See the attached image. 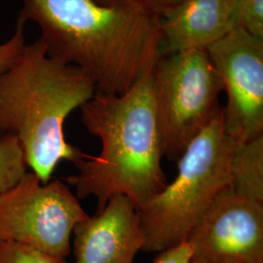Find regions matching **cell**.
I'll list each match as a JSON object with an SVG mask.
<instances>
[{
  "instance_id": "obj_1",
  "label": "cell",
  "mask_w": 263,
  "mask_h": 263,
  "mask_svg": "<svg viewBox=\"0 0 263 263\" xmlns=\"http://www.w3.org/2000/svg\"><path fill=\"white\" fill-rule=\"evenodd\" d=\"M19 16L41 30L48 56L77 66L97 92L121 94L162 56L159 19L96 0H22Z\"/></svg>"
},
{
  "instance_id": "obj_2",
  "label": "cell",
  "mask_w": 263,
  "mask_h": 263,
  "mask_svg": "<svg viewBox=\"0 0 263 263\" xmlns=\"http://www.w3.org/2000/svg\"><path fill=\"white\" fill-rule=\"evenodd\" d=\"M152 69L121 94L96 92L80 107L86 130L100 139L102 149L97 156L85 154L76 164L78 174L66 180L77 197L97 198V213L115 195L140 210L168 183Z\"/></svg>"
},
{
  "instance_id": "obj_3",
  "label": "cell",
  "mask_w": 263,
  "mask_h": 263,
  "mask_svg": "<svg viewBox=\"0 0 263 263\" xmlns=\"http://www.w3.org/2000/svg\"><path fill=\"white\" fill-rule=\"evenodd\" d=\"M96 92L83 70L48 56L40 37L26 44L13 66L0 74V133L18 139L28 167L42 183L61 161L76 165L84 157L66 141L64 126Z\"/></svg>"
},
{
  "instance_id": "obj_4",
  "label": "cell",
  "mask_w": 263,
  "mask_h": 263,
  "mask_svg": "<svg viewBox=\"0 0 263 263\" xmlns=\"http://www.w3.org/2000/svg\"><path fill=\"white\" fill-rule=\"evenodd\" d=\"M235 141L226 134L222 107L178 160V175L139 210L142 252L160 253L181 244L216 196L228 186Z\"/></svg>"
},
{
  "instance_id": "obj_5",
  "label": "cell",
  "mask_w": 263,
  "mask_h": 263,
  "mask_svg": "<svg viewBox=\"0 0 263 263\" xmlns=\"http://www.w3.org/2000/svg\"><path fill=\"white\" fill-rule=\"evenodd\" d=\"M163 153L178 162L189 143L221 111L222 84L207 50L160 57L152 69Z\"/></svg>"
},
{
  "instance_id": "obj_6",
  "label": "cell",
  "mask_w": 263,
  "mask_h": 263,
  "mask_svg": "<svg viewBox=\"0 0 263 263\" xmlns=\"http://www.w3.org/2000/svg\"><path fill=\"white\" fill-rule=\"evenodd\" d=\"M89 215L60 179L42 183L31 172L0 195V241L66 258L76 226Z\"/></svg>"
},
{
  "instance_id": "obj_7",
  "label": "cell",
  "mask_w": 263,
  "mask_h": 263,
  "mask_svg": "<svg viewBox=\"0 0 263 263\" xmlns=\"http://www.w3.org/2000/svg\"><path fill=\"white\" fill-rule=\"evenodd\" d=\"M207 52L226 94L227 136L235 142L263 136V37L236 28Z\"/></svg>"
},
{
  "instance_id": "obj_8",
  "label": "cell",
  "mask_w": 263,
  "mask_h": 263,
  "mask_svg": "<svg viewBox=\"0 0 263 263\" xmlns=\"http://www.w3.org/2000/svg\"><path fill=\"white\" fill-rule=\"evenodd\" d=\"M184 242L192 263H263V204L239 197L227 186Z\"/></svg>"
},
{
  "instance_id": "obj_9",
  "label": "cell",
  "mask_w": 263,
  "mask_h": 263,
  "mask_svg": "<svg viewBox=\"0 0 263 263\" xmlns=\"http://www.w3.org/2000/svg\"><path fill=\"white\" fill-rule=\"evenodd\" d=\"M73 235L76 263H134L144 244L139 210L124 195L78 223Z\"/></svg>"
},
{
  "instance_id": "obj_10",
  "label": "cell",
  "mask_w": 263,
  "mask_h": 263,
  "mask_svg": "<svg viewBox=\"0 0 263 263\" xmlns=\"http://www.w3.org/2000/svg\"><path fill=\"white\" fill-rule=\"evenodd\" d=\"M162 56L208 48L237 28L233 0H179L159 19Z\"/></svg>"
},
{
  "instance_id": "obj_11",
  "label": "cell",
  "mask_w": 263,
  "mask_h": 263,
  "mask_svg": "<svg viewBox=\"0 0 263 263\" xmlns=\"http://www.w3.org/2000/svg\"><path fill=\"white\" fill-rule=\"evenodd\" d=\"M228 176V187L235 195L263 204V136L234 143Z\"/></svg>"
},
{
  "instance_id": "obj_12",
  "label": "cell",
  "mask_w": 263,
  "mask_h": 263,
  "mask_svg": "<svg viewBox=\"0 0 263 263\" xmlns=\"http://www.w3.org/2000/svg\"><path fill=\"white\" fill-rule=\"evenodd\" d=\"M27 161L18 139L9 134L0 137V195L14 187L27 173Z\"/></svg>"
},
{
  "instance_id": "obj_13",
  "label": "cell",
  "mask_w": 263,
  "mask_h": 263,
  "mask_svg": "<svg viewBox=\"0 0 263 263\" xmlns=\"http://www.w3.org/2000/svg\"><path fill=\"white\" fill-rule=\"evenodd\" d=\"M0 263H67L26 245L11 241H0Z\"/></svg>"
},
{
  "instance_id": "obj_14",
  "label": "cell",
  "mask_w": 263,
  "mask_h": 263,
  "mask_svg": "<svg viewBox=\"0 0 263 263\" xmlns=\"http://www.w3.org/2000/svg\"><path fill=\"white\" fill-rule=\"evenodd\" d=\"M237 28L263 37V0H233Z\"/></svg>"
},
{
  "instance_id": "obj_15",
  "label": "cell",
  "mask_w": 263,
  "mask_h": 263,
  "mask_svg": "<svg viewBox=\"0 0 263 263\" xmlns=\"http://www.w3.org/2000/svg\"><path fill=\"white\" fill-rule=\"evenodd\" d=\"M26 22L18 17L15 31L9 40L0 44V74L9 69L26 46Z\"/></svg>"
},
{
  "instance_id": "obj_16",
  "label": "cell",
  "mask_w": 263,
  "mask_h": 263,
  "mask_svg": "<svg viewBox=\"0 0 263 263\" xmlns=\"http://www.w3.org/2000/svg\"><path fill=\"white\" fill-rule=\"evenodd\" d=\"M103 5L128 6L144 10L160 19L179 0H96Z\"/></svg>"
},
{
  "instance_id": "obj_17",
  "label": "cell",
  "mask_w": 263,
  "mask_h": 263,
  "mask_svg": "<svg viewBox=\"0 0 263 263\" xmlns=\"http://www.w3.org/2000/svg\"><path fill=\"white\" fill-rule=\"evenodd\" d=\"M192 251L185 242L160 252L153 263H192Z\"/></svg>"
}]
</instances>
